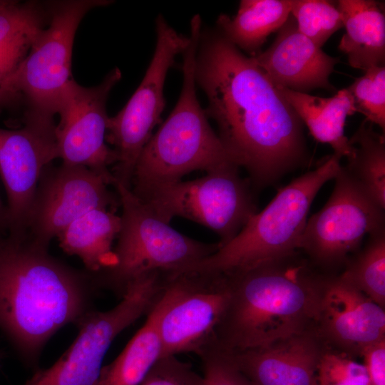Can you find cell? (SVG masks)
<instances>
[{"instance_id": "obj_1", "label": "cell", "mask_w": 385, "mask_h": 385, "mask_svg": "<svg viewBox=\"0 0 385 385\" xmlns=\"http://www.w3.org/2000/svg\"><path fill=\"white\" fill-rule=\"evenodd\" d=\"M196 85L231 160L262 189L309 163L303 123L277 86L217 29L202 28Z\"/></svg>"}, {"instance_id": "obj_2", "label": "cell", "mask_w": 385, "mask_h": 385, "mask_svg": "<svg viewBox=\"0 0 385 385\" xmlns=\"http://www.w3.org/2000/svg\"><path fill=\"white\" fill-rule=\"evenodd\" d=\"M221 276L228 283L230 298L212 346L235 354L315 327L324 274L314 270L299 251Z\"/></svg>"}, {"instance_id": "obj_3", "label": "cell", "mask_w": 385, "mask_h": 385, "mask_svg": "<svg viewBox=\"0 0 385 385\" xmlns=\"http://www.w3.org/2000/svg\"><path fill=\"white\" fill-rule=\"evenodd\" d=\"M87 278L27 235L0 242V329L29 360L88 310Z\"/></svg>"}, {"instance_id": "obj_4", "label": "cell", "mask_w": 385, "mask_h": 385, "mask_svg": "<svg viewBox=\"0 0 385 385\" xmlns=\"http://www.w3.org/2000/svg\"><path fill=\"white\" fill-rule=\"evenodd\" d=\"M190 43L183 54V86L165 121L152 135L136 163L130 190L139 199L178 182L195 170L206 173L234 163L208 122L196 95L195 59L202 21H190ZM236 165V164H235Z\"/></svg>"}, {"instance_id": "obj_5", "label": "cell", "mask_w": 385, "mask_h": 385, "mask_svg": "<svg viewBox=\"0 0 385 385\" xmlns=\"http://www.w3.org/2000/svg\"><path fill=\"white\" fill-rule=\"evenodd\" d=\"M341 159L333 153L316 169L279 189L268 205L254 214L232 240L178 272L228 275L299 251L312 203L321 188L339 172Z\"/></svg>"}, {"instance_id": "obj_6", "label": "cell", "mask_w": 385, "mask_h": 385, "mask_svg": "<svg viewBox=\"0 0 385 385\" xmlns=\"http://www.w3.org/2000/svg\"><path fill=\"white\" fill-rule=\"evenodd\" d=\"M122 207L121 225L114 247L116 262L103 272V282L121 294L135 279L152 272L173 273L214 253L217 244L187 237L156 215L130 188L114 180Z\"/></svg>"}, {"instance_id": "obj_7", "label": "cell", "mask_w": 385, "mask_h": 385, "mask_svg": "<svg viewBox=\"0 0 385 385\" xmlns=\"http://www.w3.org/2000/svg\"><path fill=\"white\" fill-rule=\"evenodd\" d=\"M107 0H63L46 4L48 26L40 32L26 57L4 90V103L24 98L27 111L54 117L73 79L72 50L77 29L91 9Z\"/></svg>"}, {"instance_id": "obj_8", "label": "cell", "mask_w": 385, "mask_h": 385, "mask_svg": "<svg viewBox=\"0 0 385 385\" xmlns=\"http://www.w3.org/2000/svg\"><path fill=\"white\" fill-rule=\"evenodd\" d=\"M158 272L143 275L125 287L121 300L105 312H90L79 332L52 366L36 371L24 385H97L104 357L115 338L145 313L160 295Z\"/></svg>"}, {"instance_id": "obj_9", "label": "cell", "mask_w": 385, "mask_h": 385, "mask_svg": "<svg viewBox=\"0 0 385 385\" xmlns=\"http://www.w3.org/2000/svg\"><path fill=\"white\" fill-rule=\"evenodd\" d=\"M239 169L228 164L202 178L160 187L140 200L168 223L181 217L208 227L219 236L220 247L257 212L250 181L240 176Z\"/></svg>"}, {"instance_id": "obj_10", "label": "cell", "mask_w": 385, "mask_h": 385, "mask_svg": "<svg viewBox=\"0 0 385 385\" xmlns=\"http://www.w3.org/2000/svg\"><path fill=\"white\" fill-rule=\"evenodd\" d=\"M156 44L140 85L124 107L109 117L106 141L113 148L115 180L130 188L134 169L165 108L164 85L175 58L190 43V36L178 33L159 14L155 20Z\"/></svg>"}, {"instance_id": "obj_11", "label": "cell", "mask_w": 385, "mask_h": 385, "mask_svg": "<svg viewBox=\"0 0 385 385\" xmlns=\"http://www.w3.org/2000/svg\"><path fill=\"white\" fill-rule=\"evenodd\" d=\"M158 298V331L161 358L185 352L199 354L213 341L230 298L223 276L165 274Z\"/></svg>"}, {"instance_id": "obj_12", "label": "cell", "mask_w": 385, "mask_h": 385, "mask_svg": "<svg viewBox=\"0 0 385 385\" xmlns=\"http://www.w3.org/2000/svg\"><path fill=\"white\" fill-rule=\"evenodd\" d=\"M323 207L307 219L299 250L314 267L344 266L366 235L385 227L384 210L350 178L342 165Z\"/></svg>"}, {"instance_id": "obj_13", "label": "cell", "mask_w": 385, "mask_h": 385, "mask_svg": "<svg viewBox=\"0 0 385 385\" xmlns=\"http://www.w3.org/2000/svg\"><path fill=\"white\" fill-rule=\"evenodd\" d=\"M121 78L118 68L111 71L98 85L84 87L71 79L63 93L56 125L58 158L71 165L86 167L114 182L109 170L116 155L106 144L109 116L106 111L108 97Z\"/></svg>"}, {"instance_id": "obj_14", "label": "cell", "mask_w": 385, "mask_h": 385, "mask_svg": "<svg viewBox=\"0 0 385 385\" xmlns=\"http://www.w3.org/2000/svg\"><path fill=\"white\" fill-rule=\"evenodd\" d=\"M54 117L26 111L18 129L0 128V177L6 197L7 226L23 235L43 169L58 158Z\"/></svg>"}, {"instance_id": "obj_15", "label": "cell", "mask_w": 385, "mask_h": 385, "mask_svg": "<svg viewBox=\"0 0 385 385\" xmlns=\"http://www.w3.org/2000/svg\"><path fill=\"white\" fill-rule=\"evenodd\" d=\"M108 185L101 175L84 166L47 165L34 195L26 235L48 247L53 237L86 213L99 208L115 210L119 198Z\"/></svg>"}, {"instance_id": "obj_16", "label": "cell", "mask_w": 385, "mask_h": 385, "mask_svg": "<svg viewBox=\"0 0 385 385\" xmlns=\"http://www.w3.org/2000/svg\"><path fill=\"white\" fill-rule=\"evenodd\" d=\"M315 329L329 348L361 356L385 339L384 309L339 275H324Z\"/></svg>"}, {"instance_id": "obj_17", "label": "cell", "mask_w": 385, "mask_h": 385, "mask_svg": "<svg viewBox=\"0 0 385 385\" xmlns=\"http://www.w3.org/2000/svg\"><path fill=\"white\" fill-rule=\"evenodd\" d=\"M251 57L276 86L305 93L316 88L335 91L329 76L339 58L303 35L291 14L272 45Z\"/></svg>"}, {"instance_id": "obj_18", "label": "cell", "mask_w": 385, "mask_h": 385, "mask_svg": "<svg viewBox=\"0 0 385 385\" xmlns=\"http://www.w3.org/2000/svg\"><path fill=\"white\" fill-rule=\"evenodd\" d=\"M327 347L314 327L268 346L230 355L255 385H319L317 366Z\"/></svg>"}, {"instance_id": "obj_19", "label": "cell", "mask_w": 385, "mask_h": 385, "mask_svg": "<svg viewBox=\"0 0 385 385\" xmlns=\"http://www.w3.org/2000/svg\"><path fill=\"white\" fill-rule=\"evenodd\" d=\"M346 32L338 48L349 65L364 71L385 66V16L384 4L375 0H339Z\"/></svg>"}, {"instance_id": "obj_20", "label": "cell", "mask_w": 385, "mask_h": 385, "mask_svg": "<svg viewBox=\"0 0 385 385\" xmlns=\"http://www.w3.org/2000/svg\"><path fill=\"white\" fill-rule=\"evenodd\" d=\"M120 225L115 210L99 208L73 221L56 237L61 249L78 257L88 270L105 272L115 265L113 242Z\"/></svg>"}, {"instance_id": "obj_21", "label": "cell", "mask_w": 385, "mask_h": 385, "mask_svg": "<svg viewBox=\"0 0 385 385\" xmlns=\"http://www.w3.org/2000/svg\"><path fill=\"white\" fill-rule=\"evenodd\" d=\"M276 86L316 140L329 144L334 153L342 158L349 154L351 146L344 135V125L346 118L356 110L346 88L332 97L322 98Z\"/></svg>"}, {"instance_id": "obj_22", "label": "cell", "mask_w": 385, "mask_h": 385, "mask_svg": "<svg viewBox=\"0 0 385 385\" xmlns=\"http://www.w3.org/2000/svg\"><path fill=\"white\" fill-rule=\"evenodd\" d=\"M48 20L46 6L37 1L0 3V105L4 90L19 68Z\"/></svg>"}, {"instance_id": "obj_23", "label": "cell", "mask_w": 385, "mask_h": 385, "mask_svg": "<svg viewBox=\"0 0 385 385\" xmlns=\"http://www.w3.org/2000/svg\"><path fill=\"white\" fill-rule=\"evenodd\" d=\"M291 5V0H242L234 16H218L217 29L241 51L253 56L260 52L268 36L285 23Z\"/></svg>"}, {"instance_id": "obj_24", "label": "cell", "mask_w": 385, "mask_h": 385, "mask_svg": "<svg viewBox=\"0 0 385 385\" xmlns=\"http://www.w3.org/2000/svg\"><path fill=\"white\" fill-rule=\"evenodd\" d=\"M148 313L143 326L122 352L111 364L102 368L97 385H140L161 358L158 299Z\"/></svg>"}, {"instance_id": "obj_25", "label": "cell", "mask_w": 385, "mask_h": 385, "mask_svg": "<svg viewBox=\"0 0 385 385\" xmlns=\"http://www.w3.org/2000/svg\"><path fill=\"white\" fill-rule=\"evenodd\" d=\"M351 151L342 165L350 178L379 206L385 210V137L361 123L349 139Z\"/></svg>"}, {"instance_id": "obj_26", "label": "cell", "mask_w": 385, "mask_h": 385, "mask_svg": "<svg viewBox=\"0 0 385 385\" xmlns=\"http://www.w3.org/2000/svg\"><path fill=\"white\" fill-rule=\"evenodd\" d=\"M368 237L366 246L348 259L339 276L384 309L385 227Z\"/></svg>"}, {"instance_id": "obj_27", "label": "cell", "mask_w": 385, "mask_h": 385, "mask_svg": "<svg viewBox=\"0 0 385 385\" xmlns=\"http://www.w3.org/2000/svg\"><path fill=\"white\" fill-rule=\"evenodd\" d=\"M290 14L299 31L318 47L343 27L336 3L327 0H291Z\"/></svg>"}, {"instance_id": "obj_28", "label": "cell", "mask_w": 385, "mask_h": 385, "mask_svg": "<svg viewBox=\"0 0 385 385\" xmlns=\"http://www.w3.org/2000/svg\"><path fill=\"white\" fill-rule=\"evenodd\" d=\"M356 112L385 132V66L372 67L346 88Z\"/></svg>"}, {"instance_id": "obj_29", "label": "cell", "mask_w": 385, "mask_h": 385, "mask_svg": "<svg viewBox=\"0 0 385 385\" xmlns=\"http://www.w3.org/2000/svg\"><path fill=\"white\" fill-rule=\"evenodd\" d=\"M319 385H371L364 364L327 347L317 366Z\"/></svg>"}, {"instance_id": "obj_30", "label": "cell", "mask_w": 385, "mask_h": 385, "mask_svg": "<svg viewBox=\"0 0 385 385\" xmlns=\"http://www.w3.org/2000/svg\"><path fill=\"white\" fill-rule=\"evenodd\" d=\"M198 355L202 361V385H255L239 369L230 354L209 346Z\"/></svg>"}, {"instance_id": "obj_31", "label": "cell", "mask_w": 385, "mask_h": 385, "mask_svg": "<svg viewBox=\"0 0 385 385\" xmlns=\"http://www.w3.org/2000/svg\"><path fill=\"white\" fill-rule=\"evenodd\" d=\"M140 385H202L198 375L176 356L160 358Z\"/></svg>"}, {"instance_id": "obj_32", "label": "cell", "mask_w": 385, "mask_h": 385, "mask_svg": "<svg viewBox=\"0 0 385 385\" xmlns=\"http://www.w3.org/2000/svg\"><path fill=\"white\" fill-rule=\"evenodd\" d=\"M371 385H385V339L366 346L361 355Z\"/></svg>"}, {"instance_id": "obj_33", "label": "cell", "mask_w": 385, "mask_h": 385, "mask_svg": "<svg viewBox=\"0 0 385 385\" xmlns=\"http://www.w3.org/2000/svg\"><path fill=\"white\" fill-rule=\"evenodd\" d=\"M6 225L7 226V220H6V210L2 207V204L0 200V227Z\"/></svg>"}, {"instance_id": "obj_34", "label": "cell", "mask_w": 385, "mask_h": 385, "mask_svg": "<svg viewBox=\"0 0 385 385\" xmlns=\"http://www.w3.org/2000/svg\"><path fill=\"white\" fill-rule=\"evenodd\" d=\"M2 1V0H0V3Z\"/></svg>"}]
</instances>
